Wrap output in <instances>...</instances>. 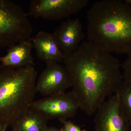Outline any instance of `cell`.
<instances>
[{
    "mask_svg": "<svg viewBox=\"0 0 131 131\" xmlns=\"http://www.w3.org/2000/svg\"><path fill=\"white\" fill-rule=\"evenodd\" d=\"M63 62L71 77L72 91L80 108L89 116L106 98L117 93L124 81L119 60L89 40L83 41L74 52L64 55Z\"/></svg>",
    "mask_w": 131,
    "mask_h": 131,
    "instance_id": "1",
    "label": "cell"
},
{
    "mask_svg": "<svg viewBox=\"0 0 131 131\" xmlns=\"http://www.w3.org/2000/svg\"><path fill=\"white\" fill-rule=\"evenodd\" d=\"M89 41L111 52L131 54V6L124 1L102 0L87 13Z\"/></svg>",
    "mask_w": 131,
    "mask_h": 131,
    "instance_id": "2",
    "label": "cell"
},
{
    "mask_svg": "<svg viewBox=\"0 0 131 131\" xmlns=\"http://www.w3.org/2000/svg\"><path fill=\"white\" fill-rule=\"evenodd\" d=\"M37 74L34 66L0 69V125L12 126L30 108Z\"/></svg>",
    "mask_w": 131,
    "mask_h": 131,
    "instance_id": "3",
    "label": "cell"
},
{
    "mask_svg": "<svg viewBox=\"0 0 131 131\" xmlns=\"http://www.w3.org/2000/svg\"><path fill=\"white\" fill-rule=\"evenodd\" d=\"M22 7L9 0H0V49L30 38L33 29Z\"/></svg>",
    "mask_w": 131,
    "mask_h": 131,
    "instance_id": "4",
    "label": "cell"
},
{
    "mask_svg": "<svg viewBox=\"0 0 131 131\" xmlns=\"http://www.w3.org/2000/svg\"><path fill=\"white\" fill-rule=\"evenodd\" d=\"M30 108L42 113L48 120L57 119L61 122L74 117L80 105L71 91L34 101Z\"/></svg>",
    "mask_w": 131,
    "mask_h": 131,
    "instance_id": "5",
    "label": "cell"
},
{
    "mask_svg": "<svg viewBox=\"0 0 131 131\" xmlns=\"http://www.w3.org/2000/svg\"><path fill=\"white\" fill-rule=\"evenodd\" d=\"M89 2V0H32L27 14L35 18L62 19L78 13Z\"/></svg>",
    "mask_w": 131,
    "mask_h": 131,
    "instance_id": "6",
    "label": "cell"
},
{
    "mask_svg": "<svg viewBox=\"0 0 131 131\" xmlns=\"http://www.w3.org/2000/svg\"><path fill=\"white\" fill-rule=\"evenodd\" d=\"M96 113L95 131H129L131 122L117 94L108 97Z\"/></svg>",
    "mask_w": 131,
    "mask_h": 131,
    "instance_id": "7",
    "label": "cell"
},
{
    "mask_svg": "<svg viewBox=\"0 0 131 131\" xmlns=\"http://www.w3.org/2000/svg\"><path fill=\"white\" fill-rule=\"evenodd\" d=\"M72 86L68 70L64 65L56 62L47 64L36 83L37 92L46 96L65 93Z\"/></svg>",
    "mask_w": 131,
    "mask_h": 131,
    "instance_id": "8",
    "label": "cell"
},
{
    "mask_svg": "<svg viewBox=\"0 0 131 131\" xmlns=\"http://www.w3.org/2000/svg\"><path fill=\"white\" fill-rule=\"evenodd\" d=\"M52 34L64 55L75 51L85 36L82 25L78 19H68L62 22Z\"/></svg>",
    "mask_w": 131,
    "mask_h": 131,
    "instance_id": "9",
    "label": "cell"
},
{
    "mask_svg": "<svg viewBox=\"0 0 131 131\" xmlns=\"http://www.w3.org/2000/svg\"><path fill=\"white\" fill-rule=\"evenodd\" d=\"M30 40L38 58L46 64L63 61L64 54L59 47L53 34L40 31L34 37L30 38Z\"/></svg>",
    "mask_w": 131,
    "mask_h": 131,
    "instance_id": "10",
    "label": "cell"
},
{
    "mask_svg": "<svg viewBox=\"0 0 131 131\" xmlns=\"http://www.w3.org/2000/svg\"><path fill=\"white\" fill-rule=\"evenodd\" d=\"M32 43L30 38L23 40L8 48L5 56L0 57V69H19L34 66L32 55Z\"/></svg>",
    "mask_w": 131,
    "mask_h": 131,
    "instance_id": "11",
    "label": "cell"
},
{
    "mask_svg": "<svg viewBox=\"0 0 131 131\" xmlns=\"http://www.w3.org/2000/svg\"><path fill=\"white\" fill-rule=\"evenodd\" d=\"M48 120L42 113L30 108L12 125V131H43Z\"/></svg>",
    "mask_w": 131,
    "mask_h": 131,
    "instance_id": "12",
    "label": "cell"
},
{
    "mask_svg": "<svg viewBox=\"0 0 131 131\" xmlns=\"http://www.w3.org/2000/svg\"><path fill=\"white\" fill-rule=\"evenodd\" d=\"M116 94L128 119L131 122V84L123 81Z\"/></svg>",
    "mask_w": 131,
    "mask_h": 131,
    "instance_id": "13",
    "label": "cell"
},
{
    "mask_svg": "<svg viewBox=\"0 0 131 131\" xmlns=\"http://www.w3.org/2000/svg\"><path fill=\"white\" fill-rule=\"evenodd\" d=\"M121 67L123 70V81L131 84V54L128 55Z\"/></svg>",
    "mask_w": 131,
    "mask_h": 131,
    "instance_id": "14",
    "label": "cell"
},
{
    "mask_svg": "<svg viewBox=\"0 0 131 131\" xmlns=\"http://www.w3.org/2000/svg\"><path fill=\"white\" fill-rule=\"evenodd\" d=\"M63 126L61 131H87L82 129L79 126L76 125L70 120H65L61 122Z\"/></svg>",
    "mask_w": 131,
    "mask_h": 131,
    "instance_id": "15",
    "label": "cell"
},
{
    "mask_svg": "<svg viewBox=\"0 0 131 131\" xmlns=\"http://www.w3.org/2000/svg\"><path fill=\"white\" fill-rule=\"evenodd\" d=\"M43 131H61V129L54 127L46 126Z\"/></svg>",
    "mask_w": 131,
    "mask_h": 131,
    "instance_id": "16",
    "label": "cell"
},
{
    "mask_svg": "<svg viewBox=\"0 0 131 131\" xmlns=\"http://www.w3.org/2000/svg\"><path fill=\"white\" fill-rule=\"evenodd\" d=\"M8 127L7 126L0 125V131H6Z\"/></svg>",
    "mask_w": 131,
    "mask_h": 131,
    "instance_id": "17",
    "label": "cell"
},
{
    "mask_svg": "<svg viewBox=\"0 0 131 131\" xmlns=\"http://www.w3.org/2000/svg\"><path fill=\"white\" fill-rule=\"evenodd\" d=\"M124 1L127 4L131 6V0H124Z\"/></svg>",
    "mask_w": 131,
    "mask_h": 131,
    "instance_id": "18",
    "label": "cell"
}]
</instances>
